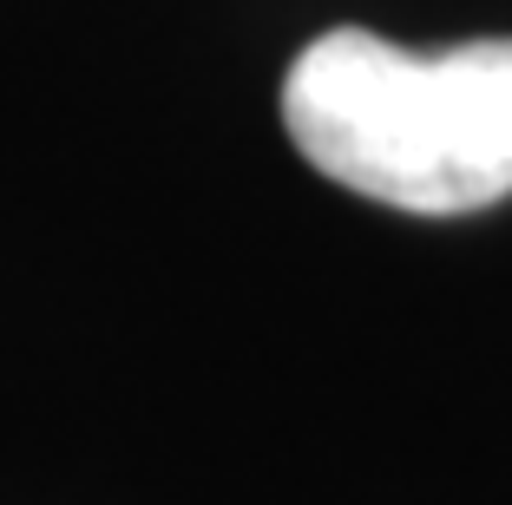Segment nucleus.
<instances>
[{
	"label": "nucleus",
	"instance_id": "1",
	"mask_svg": "<svg viewBox=\"0 0 512 505\" xmlns=\"http://www.w3.org/2000/svg\"><path fill=\"white\" fill-rule=\"evenodd\" d=\"M289 145L322 178L414 217H467L512 197V40L407 53L329 27L283 79Z\"/></svg>",
	"mask_w": 512,
	"mask_h": 505
}]
</instances>
